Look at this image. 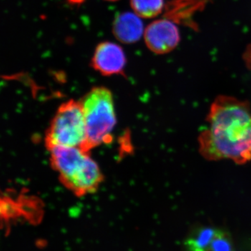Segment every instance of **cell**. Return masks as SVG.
I'll list each match as a JSON object with an SVG mask.
<instances>
[{"label": "cell", "mask_w": 251, "mask_h": 251, "mask_svg": "<svg viewBox=\"0 0 251 251\" xmlns=\"http://www.w3.org/2000/svg\"><path fill=\"white\" fill-rule=\"evenodd\" d=\"M199 151L208 161L251 160V106L244 100L219 96L211 104L206 125L198 137Z\"/></svg>", "instance_id": "1"}, {"label": "cell", "mask_w": 251, "mask_h": 251, "mask_svg": "<svg viewBox=\"0 0 251 251\" xmlns=\"http://www.w3.org/2000/svg\"><path fill=\"white\" fill-rule=\"evenodd\" d=\"M49 151L51 165L68 189L77 196L98 189L103 175L90 151L80 148H54Z\"/></svg>", "instance_id": "2"}, {"label": "cell", "mask_w": 251, "mask_h": 251, "mask_svg": "<svg viewBox=\"0 0 251 251\" xmlns=\"http://www.w3.org/2000/svg\"><path fill=\"white\" fill-rule=\"evenodd\" d=\"M80 102L87 131L85 150L90 151L103 144L111 143L117 122L111 92L105 87H94Z\"/></svg>", "instance_id": "3"}, {"label": "cell", "mask_w": 251, "mask_h": 251, "mask_svg": "<svg viewBox=\"0 0 251 251\" xmlns=\"http://www.w3.org/2000/svg\"><path fill=\"white\" fill-rule=\"evenodd\" d=\"M87 131L80 102L71 100L58 108L46 132L49 150L54 148H80L85 150Z\"/></svg>", "instance_id": "4"}, {"label": "cell", "mask_w": 251, "mask_h": 251, "mask_svg": "<svg viewBox=\"0 0 251 251\" xmlns=\"http://www.w3.org/2000/svg\"><path fill=\"white\" fill-rule=\"evenodd\" d=\"M186 251H235L228 232L216 227L193 230L184 242Z\"/></svg>", "instance_id": "5"}, {"label": "cell", "mask_w": 251, "mask_h": 251, "mask_svg": "<svg viewBox=\"0 0 251 251\" xmlns=\"http://www.w3.org/2000/svg\"><path fill=\"white\" fill-rule=\"evenodd\" d=\"M145 41L150 50L156 54H166L179 44L180 34L173 21L157 20L149 25L145 30Z\"/></svg>", "instance_id": "6"}, {"label": "cell", "mask_w": 251, "mask_h": 251, "mask_svg": "<svg viewBox=\"0 0 251 251\" xmlns=\"http://www.w3.org/2000/svg\"><path fill=\"white\" fill-rule=\"evenodd\" d=\"M91 64L97 72L103 75L122 74L126 65L125 52L115 43H100L96 48Z\"/></svg>", "instance_id": "7"}, {"label": "cell", "mask_w": 251, "mask_h": 251, "mask_svg": "<svg viewBox=\"0 0 251 251\" xmlns=\"http://www.w3.org/2000/svg\"><path fill=\"white\" fill-rule=\"evenodd\" d=\"M144 31L143 23L135 13L118 15L112 25V32L117 40L124 44H133L140 39Z\"/></svg>", "instance_id": "8"}, {"label": "cell", "mask_w": 251, "mask_h": 251, "mask_svg": "<svg viewBox=\"0 0 251 251\" xmlns=\"http://www.w3.org/2000/svg\"><path fill=\"white\" fill-rule=\"evenodd\" d=\"M204 0H177L173 1L166 7V16L168 19L191 22L190 18L196 9L201 7Z\"/></svg>", "instance_id": "9"}, {"label": "cell", "mask_w": 251, "mask_h": 251, "mask_svg": "<svg viewBox=\"0 0 251 251\" xmlns=\"http://www.w3.org/2000/svg\"><path fill=\"white\" fill-rule=\"evenodd\" d=\"M130 6L140 18H151L161 14L164 0H130Z\"/></svg>", "instance_id": "10"}, {"label": "cell", "mask_w": 251, "mask_h": 251, "mask_svg": "<svg viewBox=\"0 0 251 251\" xmlns=\"http://www.w3.org/2000/svg\"><path fill=\"white\" fill-rule=\"evenodd\" d=\"M245 60L248 67L251 69V46L248 48L245 53Z\"/></svg>", "instance_id": "11"}, {"label": "cell", "mask_w": 251, "mask_h": 251, "mask_svg": "<svg viewBox=\"0 0 251 251\" xmlns=\"http://www.w3.org/2000/svg\"><path fill=\"white\" fill-rule=\"evenodd\" d=\"M85 0H68L69 3H70L72 5H80L82 4V3H84ZM107 1H117V0H107Z\"/></svg>", "instance_id": "12"}]
</instances>
